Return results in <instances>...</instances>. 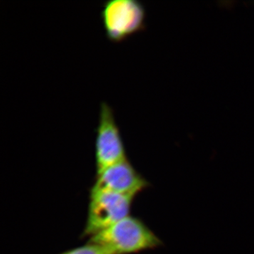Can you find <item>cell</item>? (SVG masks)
I'll return each mask as SVG.
<instances>
[{
    "instance_id": "6da1fadb",
    "label": "cell",
    "mask_w": 254,
    "mask_h": 254,
    "mask_svg": "<svg viewBox=\"0 0 254 254\" xmlns=\"http://www.w3.org/2000/svg\"><path fill=\"white\" fill-rule=\"evenodd\" d=\"M88 243L103 246L116 254L138 253L164 245L144 222L131 215L90 237Z\"/></svg>"
},
{
    "instance_id": "7a4b0ae2",
    "label": "cell",
    "mask_w": 254,
    "mask_h": 254,
    "mask_svg": "<svg viewBox=\"0 0 254 254\" xmlns=\"http://www.w3.org/2000/svg\"><path fill=\"white\" fill-rule=\"evenodd\" d=\"M107 38L120 42L145 28L144 6L138 0H108L100 11Z\"/></svg>"
},
{
    "instance_id": "3957f363",
    "label": "cell",
    "mask_w": 254,
    "mask_h": 254,
    "mask_svg": "<svg viewBox=\"0 0 254 254\" xmlns=\"http://www.w3.org/2000/svg\"><path fill=\"white\" fill-rule=\"evenodd\" d=\"M135 195L90 191L88 218L81 237H92L129 215Z\"/></svg>"
},
{
    "instance_id": "277c9868",
    "label": "cell",
    "mask_w": 254,
    "mask_h": 254,
    "mask_svg": "<svg viewBox=\"0 0 254 254\" xmlns=\"http://www.w3.org/2000/svg\"><path fill=\"white\" fill-rule=\"evenodd\" d=\"M95 160L97 175L105 169L127 158L120 128L112 107L100 103L99 118L95 128Z\"/></svg>"
},
{
    "instance_id": "5b68a950",
    "label": "cell",
    "mask_w": 254,
    "mask_h": 254,
    "mask_svg": "<svg viewBox=\"0 0 254 254\" xmlns=\"http://www.w3.org/2000/svg\"><path fill=\"white\" fill-rule=\"evenodd\" d=\"M150 185L126 158L97 175L96 181L90 191H108L136 196Z\"/></svg>"
},
{
    "instance_id": "8992f818",
    "label": "cell",
    "mask_w": 254,
    "mask_h": 254,
    "mask_svg": "<svg viewBox=\"0 0 254 254\" xmlns=\"http://www.w3.org/2000/svg\"><path fill=\"white\" fill-rule=\"evenodd\" d=\"M62 254H116L107 247L95 244L87 243L86 245Z\"/></svg>"
}]
</instances>
